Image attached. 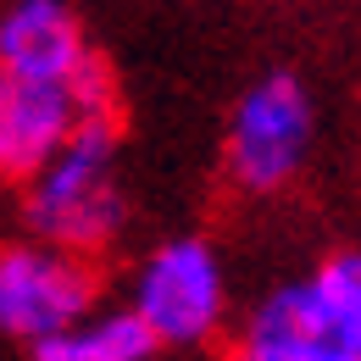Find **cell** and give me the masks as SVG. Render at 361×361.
Listing matches in <instances>:
<instances>
[{
	"label": "cell",
	"mask_w": 361,
	"mask_h": 361,
	"mask_svg": "<svg viewBox=\"0 0 361 361\" xmlns=\"http://www.w3.org/2000/svg\"><path fill=\"white\" fill-rule=\"evenodd\" d=\"M28 228L34 239L100 256L123 239L128 223V195L117 178V123H78L45 167L28 178Z\"/></svg>",
	"instance_id": "cell-1"
},
{
	"label": "cell",
	"mask_w": 361,
	"mask_h": 361,
	"mask_svg": "<svg viewBox=\"0 0 361 361\" xmlns=\"http://www.w3.org/2000/svg\"><path fill=\"white\" fill-rule=\"evenodd\" d=\"M317 145V106L295 73H267L239 94L223 139L228 178L250 195H272L306 167Z\"/></svg>",
	"instance_id": "cell-2"
},
{
	"label": "cell",
	"mask_w": 361,
	"mask_h": 361,
	"mask_svg": "<svg viewBox=\"0 0 361 361\" xmlns=\"http://www.w3.org/2000/svg\"><path fill=\"white\" fill-rule=\"evenodd\" d=\"M128 306L145 317V328L156 334V345H206L228 312V278L223 262L206 239H167L156 245L134 272V295Z\"/></svg>",
	"instance_id": "cell-3"
},
{
	"label": "cell",
	"mask_w": 361,
	"mask_h": 361,
	"mask_svg": "<svg viewBox=\"0 0 361 361\" xmlns=\"http://www.w3.org/2000/svg\"><path fill=\"white\" fill-rule=\"evenodd\" d=\"M94 295H100V278L90 256L78 250H61L45 239L0 250V334L6 339L39 345L84 312H94Z\"/></svg>",
	"instance_id": "cell-4"
},
{
	"label": "cell",
	"mask_w": 361,
	"mask_h": 361,
	"mask_svg": "<svg viewBox=\"0 0 361 361\" xmlns=\"http://www.w3.org/2000/svg\"><path fill=\"white\" fill-rule=\"evenodd\" d=\"M90 61L94 50L61 0H11L0 11V73L73 90Z\"/></svg>",
	"instance_id": "cell-5"
},
{
	"label": "cell",
	"mask_w": 361,
	"mask_h": 361,
	"mask_svg": "<svg viewBox=\"0 0 361 361\" xmlns=\"http://www.w3.org/2000/svg\"><path fill=\"white\" fill-rule=\"evenodd\" d=\"M78 134V106L56 84L0 73V178H34Z\"/></svg>",
	"instance_id": "cell-6"
},
{
	"label": "cell",
	"mask_w": 361,
	"mask_h": 361,
	"mask_svg": "<svg viewBox=\"0 0 361 361\" xmlns=\"http://www.w3.org/2000/svg\"><path fill=\"white\" fill-rule=\"evenodd\" d=\"M156 350V334L134 306H94L61 334L34 345V361H145Z\"/></svg>",
	"instance_id": "cell-7"
},
{
	"label": "cell",
	"mask_w": 361,
	"mask_h": 361,
	"mask_svg": "<svg viewBox=\"0 0 361 361\" xmlns=\"http://www.w3.org/2000/svg\"><path fill=\"white\" fill-rule=\"evenodd\" d=\"M312 278L322 289V300H328V312H334V322H339V334H345L350 361H361V250L328 256Z\"/></svg>",
	"instance_id": "cell-8"
}]
</instances>
